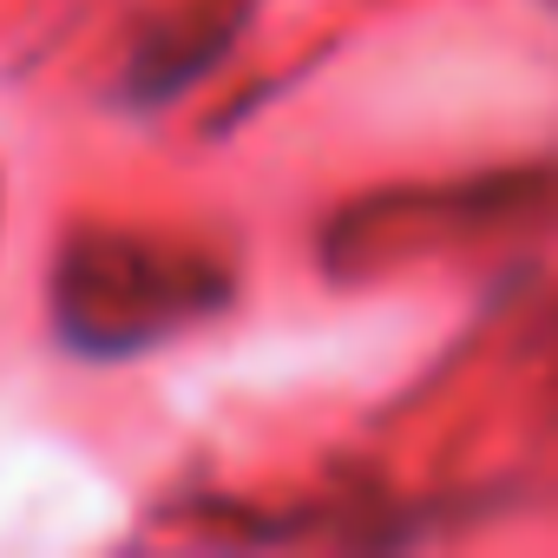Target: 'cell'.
I'll return each instance as SVG.
<instances>
[{"label": "cell", "instance_id": "1", "mask_svg": "<svg viewBox=\"0 0 558 558\" xmlns=\"http://www.w3.org/2000/svg\"><path fill=\"white\" fill-rule=\"evenodd\" d=\"M197 263L158 256V250H80V290L66 303L80 310V342H151L178 329L197 303Z\"/></svg>", "mask_w": 558, "mask_h": 558}]
</instances>
